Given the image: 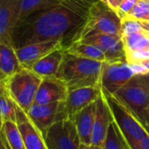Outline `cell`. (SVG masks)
<instances>
[{
	"instance_id": "9a60e30c",
	"label": "cell",
	"mask_w": 149,
	"mask_h": 149,
	"mask_svg": "<svg viewBox=\"0 0 149 149\" xmlns=\"http://www.w3.org/2000/svg\"><path fill=\"white\" fill-rule=\"evenodd\" d=\"M68 92L65 84L57 77L42 79L34 103L44 105L65 101Z\"/></svg>"
},
{
	"instance_id": "7a4b0ae2",
	"label": "cell",
	"mask_w": 149,
	"mask_h": 149,
	"mask_svg": "<svg viewBox=\"0 0 149 149\" xmlns=\"http://www.w3.org/2000/svg\"><path fill=\"white\" fill-rule=\"evenodd\" d=\"M103 62L79 57L65 50L64 57L57 78L72 91L78 88L100 86Z\"/></svg>"
},
{
	"instance_id": "30bf717a",
	"label": "cell",
	"mask_w": 149,
	"mask_h": 149,
	"mask_svg": "<svg viewBox=\"0 0 149 149\" xmlns=\"http://www.w3.org/2000/svg\"><path fill=\"white\" fill-rule=\"evenodd\" d=\"M94 45L100 49L107 57V61H126V54L121 38L99 32H88L78 37L73 42Z\"/></svg>"
},
{
	"instance_id": "f546056e",
	"label": "cell",
	"mask_w": 149,
	"mask_h": 149,
	"mask_svg": "<svg viewBox=\"0 0 149 149\" xmlns=\"http://www.w3.org/2000/svg\"><path fill=\"white\" fill-rule=\"evenodd\" d=\"M136 149H149V135L147 134L139 143Z\"/></svg>"
},
{
	"instance_id": "1f68e13d",
	"label": "cell",
	"mask_w": 149,
	"mask_h": 149,
	"mask_svg": "<svg viewBox=\"0 0 149 149\" xmlns=\"http://www.w3.org/2000/svg\"><path fill=\"white\" fill-rule=\"evenodd\" d=\"M0 149H10V146L8 145L4 135L3 134L2 131L0 132Z\"/></svg>"
},
{
	"instance_id": "5b68a950",
	"label": "cell",
	"mask_w": 149,
	"mask_h": 149,
	"mask_svg": "<svg viewBox=\"0 0 149 149\" xmlns=\"http://www.w3.org/2000/svg\"><path fill=\"white\" fill-rule=\"evenodd\" d=\"M113 96L145 127L149 121V93L134 75Z\"/></svg>"
},
{
	"instance_id": "8992f818",
	"label": "cell",
	"mask_w": 149,
	"mask_h": 149,
	"mask_svg": "<svg viewBox=\"0 0 149 149\" xmlns=\"http://www.w3.org/2000/svg\"><path fill=\"white\" fill-rule=\"evenodd\" d=\"M102 93L109 106L113 120L123 137L131 149H136L140 141L148 134L144 127L113 95L104 91Z\"/></svg>"
},
{
	"instance_id": "d590c367",
	"label": "cell",
	"mask_w": 149,
	"mask_h": 149,
	"mask_svg": "<svg viewBox=\"0 0 149 149\" xmlns=\"http://www.w3.org/2000/svg\"><path fill=\"white\" fill-rule=\"evenodd\" d=\"M86 145H84V144H80V147H79V149H86Z\"/></svg>"
},
{
	"instance_id": "5bb4252c",
	"label": "cell",
	"mask_w": 149,
	"mask_h": 149,
	"mask_svg": "<svg viewBox=\"0 0 149 149\" xmlns=\"http://www.w3.org/2000/svg\"><path fill=\"white\" fill-rule=\"evenodd\" d=\"M21 2L22 0H0V42L12 47L11 36L20 11Z\"/></svg>"
},
{
	"instance_id": "ba28073f",
	"label": "cell",
	"mask_w": 149,
	"mask_h": 149,
	"mask_svg": "<svg viewBox=\"0 0 149 149\" xmlns=\"http://www.w3.org/2000/svg\"><path fill=\"white\" fill-rule=\"evenodd\" d=\"M134 76V73L127 61L103 62L100 82L101 90L113 95Z\"/></svg>"
},
{
	"instance_id": "4fadbf2b",
	"label": "cell",
	"mask_w": 149,
	"mask_h": 149,
	"mask_svg": "<svg viewBox=\"0 0 149 149\" xmlns=\"http://www.w3.org/2000/svg\"><path fill=\"white\" fill-rule=\"evenodd\" d=\"M100 86L74 89L68 92L64 101L65 112L67 119H72L79 112L93 103L101 95Z\"/></svg>"
},
{
	"instance_id": "ffe728a7",
	"label": "cell",
	"mask_w": 149,
	"mask_h": 149,
	"mask_svg": "<svg viewBox=\"0 0 149 149\" xmlns=\"http://www.w3.org/2000/svg\"><path fill=\"white\" fill-rule=\"evenodd\" d=\"M65 50V52H67L71 54L79 56V57L90 58V59H93V60H97V61H100V62L107 61V57H106L105 53L100 49H99L98 47H96L94 45L82 43L79 41L72 42Z\"/></svg>"
},
{
	"instance_id": "836d02e7",
	"label": "cell",
	"mask_w": 149,
	"mask_h": 149,
	"mask_svg": "<svg viewBox=\"0 0 149 149\" xmlns=\"http://www.w3.org/2000/svg\"><path fill=\"white\" fill-rule=\"evenodd\" d=\"M144 128H145V130H146V132L148 133V134L149 135V121H148V123L144 127Z\"/></svg>"
},
{
	"instance_id": "277c9868",
	"label": "cell",
	"mask_w": 149,
	"mask_h": 149,
	"mask_svg": "<svg viewBox=\"0 0 149 149\" xmlns=\"http://www.w3.org/2000/svg\"><path fill=\"white\" fill-rule=\"evenodd\" d=\"M42 79L31 69L22 68L9 76L6 89L8 95L25 113L32 106Z\"/></svg>"
},
{
	"instance_id": "e575fe53",
	"label": "cell",
	"mask_w": 149,
	"mask_h": 149,
	"mask_svg": "<svg viewBox=\"0 0 149 149\" xmlns=\"http://www.w3.org/2000/svg\"><path fill=\"white\" fill-rule=\"evenodd\" d=\"M3 120H2V118L0 117V132H1V130H2V127H3Z\"/></svg>"
},
{
	"instance_id": "cb8c5ba5",
	"label": "cell",
	"mask_w": 149,
	"mask_h": 149,
	"mask_svg": "<svg viewBox=\"0 0 149 149\" xmlns=\"http://www.w3.org/2000/svg\"><path fill=\"white\" fill-rule=\"evenodd\" d=\"M59 1L60 0H22L20 11L16 24L22 22L33 12L53 5Z\"/></svg>"
},
{
	"instance_id": "2e32d148",
	"label": "cell",
	"mask_w": 149,
	"mask_h": 149,
	"mask_svg": "<svg viewBox=\"0 0 149 149\" xmlns=\"http://www.w3.org/2000/svg\"><path fill=\"white\" fill-rule=\"evenodd\" d=\"M16 123L23 138L25 149H47L40 131L30 120L26 113L17 105L16 109Z\"/></svg>"
},
{
	"instance_id": "7c38bea8",
	"label": "cell",
	"mask_w": 149,
	"mask_h": 149,
	"mask_svg": "<svg viewBox=\"0 0 149 149\" xmlns=\"http://www.w3.org/2000/svg\"><path fill=\"white\" fill-rule=\"evenodd\" d=\"M95 114L92 127L90 145L102 147L107 137L108 127L111 122L113 121V117L102 93L95 101Z\"/></svg>"
},
{
	"instance_id": "603a6c76",
	"label": "cell",
	"mask_w": 149,
	"mask_h": 149,
	"mask_svg": "<svg viewBox=\"0 0 149 149\" xmlns=\"http://www.w3.org/2000/svg\"><path fill=\"white\" fill-rule=\"evenodd\" d=\"M1 131L10 149H25L22 135L16 122L10 120L4 121Z\"/></svg>"
},
{
	"instance_id": "4dcf8cb0",
	"label": "cell",
	"mask_w": 149,
	"mask_h": 149,
	"mask_svg": "<svg viewBox=\"0 0 149 149\" xmlns=\"http://www.w3.org/2000/svg\"><path fill=\"white\" fill-rule=\"evenodd\" d=\"M139 79L141 80V82L146 86V88L148 89L149 93V72L146 74H141V75H137Z\"/></svg>"
},
{
	"instance_id": "44dd1931",
	"label": "cell",
	"mask_w": 149,
	"mask_h": 149,
	"mask_svg": "<svg viewBox=\"0 0 149 149\" xmlns=\"http://www.w3.org/2000/svg\"><path fill=\"white\" fill-rule=\"evenodd\" d=\"M102 149H131L114 120L111 122L108 127Z\"/></svg>"
},
{
	"instance_id": "8fae6325",
	"label": "cell",
	"mask_w": 149,
	"mask_h": 149,
	"mask_svg": "<svg viewBox=\"0 0 149 149\" xmlns=\"http://www.w3.org/2000/svg\"><path fill=\"white\" fill-rule=\"evenodd\" d=\"M59 48H64L60 39H48L28 44L15 49V52L21 66L30 69L38 60Z\"/></svg>"
},
{
	"instance_id": "9c48e42d",
	"label": "cell",
	"mask_w": 149,
	"mask_h": 149,
	"mask_svg": "<svg viewBox=\"0 0 149 149\" xmlns=\"http://www.w3.org/2000/svg\"><path fill=\"white\" fill-rule=\"evenodd\" d=\"M26 114L30 120L40 131L43 137L52 124L67 119L64 101L44 105L33 103Z\"/></svg>"
},
{
	"instance_id": "f1b7e54d",
	"label": "cell",
	"mask_w": 149,
	"mask_h": 149,
	"mask_svg": "<svg viewBox=\"0 0 149 149\" xmlns=\"http://www.w3.org/2000/svg\"><path fill=\"white\" fill-rule=\"evenodd\" d=\"M9 76L0 71V95L1 94H5L7 93V89H6V84L8 80Z\"/></svg>"
},
{
	"instance_id": "4316f807",
	"label": "cell",
	"mask_w": 149,
	"mask_h": 149,
	"mask_svg": "<svg viewBox=\"0 0 149 149\" xmlns=\"http://www.w3.org/2000/svg\"><path fill=\"white\" fill-rule=\"evenodd\" d=\"M149 60V49L134 51L126 53V61L128 65Z\"/></svg>"
},
{
	"instance_id": "6da1fadb",
	"label": "cell",
	"mask_w": 149,
	"mask_h": 149,
	"mask_svg": "<svg viewBox=\"0 0 149 149\" xmlns=\"http://www.w3.org/2000/svg\"><path fill=\"white\" fill-rule=\"evenodd\" d=\"M96 0H60L39 10L16 24L12 32L14 49L48 39H60L67 48L84 25Z\"/></svg>"
},
{
	"instance_id": "8d00e7d4",
	"label": "cell",
	"mask_w": 149,
	"mask_h": 149,
	"mask_svg": "<svg viewBox=\"0 0 149 149\" xmlns=\"http://www.w3.org/2000/svg\"><path fill=\"white\" fill-rule=\"evenodd\" d=\"M148 1H149V0H148Z\"/></svg>"
},
{
	"instance_id": "e0dca14e",
	"label": "cell",
	"mask_w": 149,
	"mask_h": 149,
	"mask_svg": "<svg viewBox=\"0 0 149 149\" xmlns=\"http://www.w3.org/2000/svg\"><path fill=\"white\" fill-rule=\"evenodd\" d=\"M64 53V48L57 49L38 60L30 69L41 79L56 77L62 63Z\"/></svg>"
},
{
	"instance_id": "83f0119b",
	"label": "cell",
	"mask_w": 149,
	"mask_h": 149,
	"mask_svg": "<svg viewBox=\"0 0 149 149\" xmlns=\"http://www.w3.org/2000/svg\"><path fill=\"white\" fill-rule=\"evenodd\" d=\"M138 0H122L121 3L119 4L117 9L115 10L116 13L120 17V18L126 17L129 12L132 10V9L134 7Z\"/></svg>"
},
{
	"instance_id": "3957f363",
	"label": "cell",
	"mask_w": 149,
	"mask_h": 149,
	"mask_svg": "<svg viewBox=\"0 0 149 149\" xmlns=\"http://www.w3.org/2000/svg\"><path fill=\"white\" fill-rule=\"evenodd\" d=\"M120 25V18L116 11L101 0H96L91 5L86 20L73 41L78 37L88 32H99L121 38Z\"/></svg>"
},
{
	"instance_id": "484cf974",
	"label": "cell",
	"mask_w": 149,
	"mask_h": 149,
	"mask_svg": "<svg viewBox=\"0 0 149 149\" xmlns=\"http://www.w3.org/2000/svg\"><path fill=\"white\" fill-rule=\"evenodd\" d=\"M127 16L138 20L149 22V1L138 0Z\"/></svg>"
},
{
	"instance_id": "7402d4cb",
	"label": "cell",
	"mask_w": 149,
	"mask_h": 149,
	"mask_svg": "<svg viewBox=\"0 0 149 149\" xmlns=\"http://www.w3.org/2000/svg\"><path fill=\"white\" fill-rule=\"evenodd\" d=\"M125 54L127 52L149 49V34L146 31L133 33L121 38Z\"/></svg>"
},
{
	"instance_id": "ac0fdd59",
	"label": "cell",
	"mask_w": 149,
	"mask_h": 149,
	"mask_svg": "<svg viewBox=\"0 0 149 149\" xmlns=\"http://www.w3.org/2000/svg\"><path fill=\"white\" fill-rule=\"evenodd\" d=\"M95 101L79 112L72 120L74 121L80 143L86 146L90 145L92 127L95 114Z\"/></svg>"
},
{
	"instance_id": "52a82bcc",
	"label": "cell",
	"mask_w": 149,
	"mask_h": 149,
	"mask_svg": "<svg viewBox=\"0 0 149 149\" xmlns=\"http://www.w3.org/2000/svg\"><path fill=\"white\" fill-rule=\"evenodd\" d=\"M44 139L47 149H79L81 144L72 119H65L52 124Z\"/></svg>"
},
{
	"instance_id": "d6a6232c",
	"label": "cell",
	"mask_w": 149,
	"mask_h": 149,
	"mask_svg": "<svg viewBox=\"0 0 149 149\" xmlns=\"http://www.w3.org/2000/svg\"><path fill=\"white\" fill-rule=\"evenodd\" d=\"M86 149H102V147H100V146H94V145H89V146H86Z\"/></svg>"
},
{
	"instance_id": "d6986e66",
	"label": "cell",
	"mask_w": 149,
	"mask_h": 149,
	"mask_svg": "<svg viewBox=\"0 0 149 149\" xmlns=\"http://www.w3.org/2000/svg\"><path fill=\"white\" fill-rule=\"evenodd\" d=\"M22 68L16 55L15 49L12 46L0 42V71L10 76Z\"/></svg>"
},
{
	"instance_id": "d4e9b609",
	"label": "cell",
	"mask_w": 149,
	"mask_h": 149,
	"mask_svg": "<svg viewBox=\"0 0 149 149\" xmlns=\"http://www.w3.org/2000/svg\"><path fill=\"white\" fill-rule=\"evenodd\" d=\"M17 104L8 95V93L0 95V117L3 121H14L17 120Z\"/></svg>"
}]
</instances>
